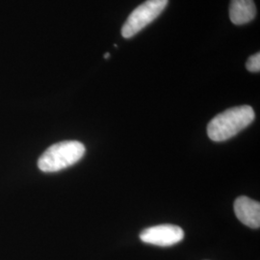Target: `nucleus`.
Instances as JSON below:
<instances>
[{"label": "nucleus", "mask_w": 260, "mask_h": 260, "mask_svg": "<svg viewBox=\"0 0 260 260\" xmlns=\"http://www.w3.org/2000/svg\"><path fill=\"white\" fill-rule=\"evenodd\" d=\"M254 118V111L249 105L230 108L210 121L207 125V135L214 142L230 140L248 127Z\"/></svg>", "instance_id": "f257e3e1"}, {"label": "nucleus", "mask_w": 260, "mask_h": 260, "mask_svg": "<svg viewBox=\"0 0 260 260\" xmlns=\"http://www.w3.org/2000/svg\"><path fill=\"white\" fill-rule=\"evenodd\" d=\"M86 149L78 141H63L50 146L38 160L44 173H56L76 164L83 157Z\"/></svg>", "instance_id": "f03ea898"}, {"label": "nucleus", "mask_w": 260, "mask_h": 260, "mask_svg": "<svg viewBox=\"0 0 260 260\" xmlns=\"http://www.w3.org/2000/svg\"><path fill=\"white\" fill-rule=\"evenodd\" d=\"M169 0H147L129 15L121 27V36L125 39L135 36L165 10Z\"/></svg>", "instance_id": "7ed1b4c3"}, {"label": "nucleus", "mask_w": 260, "mask_h": 260, "mask_svg": "<svg viewBox=\"0 0 260 260\" xmlns=\"http://www.w3.org/2000/svg\"><path fill=\"white\" fill-rule=\"evenodd\" d=\"M184 232L175 224H159L144 230L140 233V239L144 243L159 247H171L182 241Z\"/></svg>", "instance_id": "20e7f679"}, {"label": "nucleus", "mask_w": 260, "mask_h": 260, "mask_svg": "<svg viewBox=\"0 0 260 260\" xmlns=\"http://www.w3.org/2000/svg\"><path fill=\"white\" fill-rule=\"evenodd\" d=\"M234 212L238 220L251 229H259L260 204L248 197L242 196L234 203Z\"/></svg>", "instance_id": "39448f33"}, {"label": "nucleus", "mask_w": 260, "mask_h": 260, "mask_svg": "<svg viewBox=\"0 0 260 260\" xmlns=\"http://www.w3.org/2000/svg\"><path fill=\"white\" fill-rule=\"evenodd\" d=\"M256 16L253 0H232L230 5V19L233 24L243 25L251 22Z\"/></svg>", "instance_id": "423d86ee"}, {"label": "nucleus", "mask_w": 260, "mask_h": 260, "mask_svg": "<svg viewBox=\"0 0 260 260\" xmlns=\"http://www.w3.org/2000/svg\"><path fill=\"white\" fill-rule=\"evenodd\" d=\"M246 68L251 73H259L260 72V54L259 52L251 55L247 63Z\"/></svg>", "instance_id": "0eeeda50"}, {"label": "nucleus", "mask_w": 260, "mask_h": 260, "mask_svg": "<svg viewBox=\"0 0 260 260\" xmlns=\"http://www.w3.org/2000/svg\"><path fill=\"white\" fill-rule=\"evenodd\" d=\"M109 57H110V54H109V53H106V54L104 55V58H105V59H107V58H109Z\"/></svg>", "instance_id": "6e6552de"}]
</instances>
